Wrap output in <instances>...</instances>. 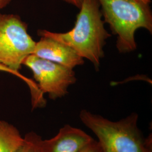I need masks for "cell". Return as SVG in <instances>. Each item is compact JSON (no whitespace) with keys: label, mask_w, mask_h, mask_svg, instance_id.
Listing matches in <instances>:
<instances>
[{"label":"cell","mask_w":152,"mask_h":152,"mask_svg":"<svg viewBox=\"0 0 152 152\" xmlns=\"http://www.w3.org/2000/svg\"><path fill=\"white\" fill-rule=\"evenodd\" d=\"M0 71H3V72H6L7 73H11V75H15V76L20 78L24 81L26 82L28 86L29 87V89H30L31 92V95H36L39 92V88L37 86V84H36L32 80H31L25 77L24 76H23L20 73H17L14 71H11V69H10L9 68H7V66L2 65L1 64H0Z\"/></svg>","instance_id":"obj_10"},{"label":"cell","mask_w":152,"mask_h":152,"mask_svg":"<svg viewBox=\"0 0 152 152\" xmlns=\"http://www.w3.org/2000/svg\"><path fill=\"white\" fill-rule=\"evenodd\" d=\"M63 1H65L66 3H68L72 5L75 6L79 9L81 8L82 3L83 1V0H63Z\"/></svg>","instance_id":"obj_12"},{"label":"cell","mask_w":152,"mask_h":152,"mask_svg":"<svg viewBox=\"0 0 152 152\" xmlns=\"http://www.w3.org/2000/svg\"><path fill=\"white\" fill-rule=\"evenodd\" d=\"M94 139L85 132L65 125L53 137L42 140L44 152H80Z\"/></svg>","instance_id":"obj_7"},{"label":"cell","mask_w":152,"mask_h":152,"mask_svg":"<svg viewBox=\"0 0 152 152\" xmlns=\"http://www.w3.org/2000/svg\"><path fill=\"white\" fill-rule=\"evenodd\" d=\"M80 152H104L103 148L99 142L93 139L87 145L84 147Z\"/></svg>","instance_id":"obj_11"},{"label":"cell","mask_w":152,"mask_h":152,"mask_svg":"<svg viewBox=\"0 0 152 152\" xmlns=\"http://www.w3.org/2000/svg\"><path fill=\"white\" fill-rule=\"evenodd\" d=\"M23 65H26L32 72L33 77L42 94H48L49 98L52 100L65 96L68 93L69 87L77 81L73 69L35 55L28 56Z\"/></svg>","instance_id":"obj_5"},{"label":"cell","mask_w":152,"mask_h":152,"mask_svg":"<svg viewBox=\"0 0 152 152\" xmlns=\"http://www.w3.org/2000/svg\"><path fill=\"white\" fill-rule=\"evenodd\" d=\"M42 139L34 132H29L23 137V141L18 152H44Z\"/></svg>","instance_id":"obj_9"},{"label":"cell","mask_w":152,"mask_h":152,"mask_svg":"<svg viewBox=\"0 0 152 152\" xmlns=\"http://www.w3.org/2000/svg\"><path fill=\"white\" fill-rule=\"evenodd\" d=\"M32 54L73 69L84 63L83 58L70 47L46 37L36 42Z\"/></svg>","instance_id":"obj_6"},{"label":"cell","mask_w":152,"mask_h":152,"mask_svg":"<svg viewBox=\"0 0 152 152\" xmlns=\"http://www.w3.org/2000/svg\"><path fill=\"white\" fill-rule=\"evenodd\" d=\"M80 118L98 137L104 152H152V135L144 137L136 113L113 121L83 109Z\"/></svg>","instance_id":"obj_2"},{"label":"cell","mask_w":152,"mask_h":152,"mask_svg":"<svg viewBox=\"0 0 152 152\" xmlns=\"http://www.w3.org/2000/svg\"><path fill=\"white\" fill-rule=\"evenodd\" d=\"M11 0H0V10L8 5Z\"/></svg>","instance_id":"obj_13"},{"label":"cell","mask_w":152,"mask_h":152,"mask_svg":"<svg viewBox=\"0 0 152 152\" xmlns=\"http://www.w3.org/2000/svg\"><path fill=\"white\" fill-rule=\"evenodd\" d=\"M98 0H83L77 15L75 27L65 33L39 29L40 37L54 39L73 49L77 54L91 62L96 71L104 56L103 48L111 36L104 27V22Z\"/></svg>","instance_id":"obj_1"},{"label":"cell","mask_w":152,"mask_h":152,"mask_svg":"<svg viewBox=\"0 0 152 152\" xmlns=\"http://www.w3.org/2000/svg\"><path fill=\"white\" fill-rule=\"evenodd\" d=\"M35 42L28 32V25L15 14L0 13V64L20 73L23 63L32 54Z\"/></svg>","instance_id":"obj_4"},{"label":"cell","mask_w":152,"mask_h":152,"mask_svg":"<svg viewBox=\"0 0 152 152\" xmlns=\"http://www.w3.org/2000/svg\"><path fill=\"white\" fill-rule=\"evenodd\" d=\"M104 22L117 36L116 47L120 53L135 51V34L139 28L152 33V0H98Z\"/></svg>","instance_id":"obj_3"},{"label":"cell","mask_w":152,"mask_h":152,"mask_svg":"<svg viewBox=\"0 0 152 152\" xmlns=\"http://www.w3.org/2000/svg\"><path fill=\"white\" fill-rule=\"evenodd\" d=\"M23 137L15 126L0 120V152H18Z\"/></svg>","instance_id":"obj_8"}]
</instances>
